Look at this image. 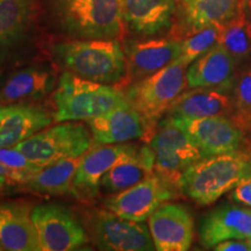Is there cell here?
Segmentation results:
<instances>
[{
    "instance_id": "obj_1",
    "label": "cell",
    "mask_w": 251,
    "mask_h": 251,
    "mask_svg": "<svg viewBox=\"0 0 251 251\" xmlns=\"http://www.w3.org/2000/svg\"><path fill=\"white\" fill-rule=\"evenodd\" d=\"M55 59L65 71L102 84H118L127 75L125 49L117 39H78L57 43Z\"/></svg>"
},
{
    "instance_id": "obj_2",
    "label": "cell",
    "mask_w": 251,
    "mask_h": 251,
    "mask_svg": "<svg viewBox=\"0 0 251 251\" xmlns=\"http://www.w3.org/2000/svg\"><path fill=\"white\" fill-rule=\"evenodd\" d=\"M250 162V147H243L234 152L202 157L181 175L178 190L198 205H212L236 186L247 174Z\"/></svg>"
},
{
    "instance_id": "obj_3",
    "label": "cell",
    "mask_w": 251,
    "mask_h": 251,
    "mask_svg": "<svg viewBox=\"0 0 251 251\" xmlns=\"http://www.w3.org/2000/svg\"><path fill=\"white\" fill-rule=\"evenodd\" d=\"M56 122L80 121L105 114L127 103V97L118 87L78 77L65 71L52 96Z\"/></svg>"
},
{
    "instance_id": "obj_4",
    "label": "cell",
    "mask_w": 251,
    "mask_h": 251,
    "mask_svg": "<svg viewBox=\"0 0 251 251\" xmlns=\"http://www.w3.org/2000/svg\"><path fill=\"white\" fill-rule=\"evenodd\" d=\"M124 0H52L58 24L76 39H117L124 31Z\"/></svg>"
},
{
    "instance_id": "obj_5",
    "label": "cell",
    "mask_w": 251,
    "mask_h": 251,
    "mask_svg": "<svg viewBox=\"0 0 251 251\" xmlns=\"http://www.w3.org/2000/svg\"><path fill=\"white\" fill-rule=\"evenodd\" d=\"M187 67L178 58L162 70L136 80L125 92L128 102L147 121L157 125V121L187 87Z\"/></svg>"
},
{
    "instance_id": "obj_6",
    "label": "cell",
    "mask_w": 251,
    "mask_h": 251,
    "mask_svg": "<svg viewBox=\"0 0 251 251\" xmlns=\"http://www.w3.org/2000/svg\"><path fill=\"white\" fill-rule=\"evenodd\" d=\"M93 143L92 133L77 121H63L37 131L14 146L27 158L45 168L62 159L85 155Z\"/></svg>"
},
{
    "instance_id": "obj_7",
    "label": "cell",
    "mask_w": 251,
    "mask_h": 251,
    "mask_svg": "<svg viewBox=\"0 0 251 251\" xmlns=\"http://www.w3.org/2000/svg\"><path fill=\"white\" fill-rule=\"evenodd\" d=\"M148 143L155 155V172L177 188L185 170L202 158L192 137L174 117L157 124Z\"/></svg>"
},
{
    "instance_id": "obj_8",
    "label": "cell",
    "mask_w": 251,
    "mask_h": 251,
    "mask_svg": "<svg viewBox=\"0 0 251 251\" xmlns=\"http://www.w3.org/2000/svg\"><path fill=\"white\" fill-rule=\"evenodd\" d=\"M41 251H69L87 243L86 231L76 216L57 203H42L31 209Z\"/></svg>"
},
{
    "instance_id": "obj_9",
    "label": "cell",
    "mask_w": 251,
    "mask_h": 251,
    "mask_svg": "<svg viewBox=\"0 0 251 251\" xmlns=\"http://www.w3.org/2000/svg\"><path fill=\"white\" fill-rule=\"evenodd\" d=\"M175 186L153 172L139 184L113 194L105 201L106 208L121 218L144 222L163 203L176 197Z\"/></svg>"
},
{
    "instance_id": "obj_10",
    "label": "cell",
    "mask_w": 251,
    "mask_h": 251,
    "mask_svg": "<svg viewBox=\"0 0 251 251\" xmlns=\"http://www.w3.org/2000/svg\"><path fill=\"white\" fill-rule=\"evenodd\" d=\"M91 234L99 249L109 251L156 250L149 227L144 222L100 211L91 220Z\"/></svg>"
},
{
    "instance_id": "obj_11",
    "label": "cell",
    "mask_w": 251,
    "mask_h": 251,
    "mask_svg": "<svg viewBox=\"0 0 251 251\" xmlns=\"http://www.w3.org/2000/svg\"><path fill=\"white\" fill-rule=\"evenodd\" d=\"M87 125L97 146L127 143L137 139L149 142L157 126L147 121L129 102L87 120Z\"/></svg>"
},
{
    "instance_id": "obj_12",
    "label": "cell",
    "mask_w": 251,
    "mask_h": 251,
    "mask_svg": "<svg viewBox=\"0 0 251 251\" xmlns=\"http://www.w3.org/2000/svg\"><path fill=\"white\" fill-rule=\"evenodd\" d=\"M175 119L190 134L202 157L237 151L246 142V131L228 118Z\"/></svg>"
},
{
    "instance_id": "obj_13",
    "label": "cell",
    "mask_w": 251,
    "mask_h": 251,
    "mask_svg": "<svg viewBox=\"0 0 251 251\" xmlns=\"http://www.w3.org/2000/svg\"><path fill=\"white\" fill-rule=\"evenodd\" d=\"M149 230L158 251H186L194 236V221L186 207L165 202L148 219Z\"/></svg>"
},
{
    "instance_id": "obj_14",
    "label": "cell",
    "mask_w": 251,
    "mask_h": 251,
    "mask_svg": "<svg viewBox=\"0 0 251 251\" xmlns=\"http://www.w3.org/2000/svg\"><path fill=\"white\" fill-rule=\"evenodd\" d=\"M140 146L134 143L102 144L81 156L75 175L74 194L77 197H94L100 190V181L115 164L134 155Z\"/></svg>"
},
{
    "instance_id": "obj_15",
    "label": "cell",
    "mask_w": 251,
    "mask_h": 251,
    "mask_svg": "<svg viewBox=\"0 0 251 251\" xmlns=\"http://www.w3.org/2000/svg\"><path fill=\"white\" fill-rule=\"evenodd\" d=\"M181 46L183 41L166 37L129 41L124 48L127 72L135 79H143L179 58Z\"/></svg>"
},
{
    "instance_id": "obj_16",
    "label": "cell",
    "mask_w": 251,
    "mask_h": 251,
    "mask_svg": "<svg viewBox=\"0 0 251 251\" xmlns=\"http://www.w3.org/2000/svg\"><path fill=\"white\" fill-rule=\"evenodd\" d=\"M235 62L224 46L215 45L197 58L186 70L188 89H215L230 93L236 81Z\"/></svg>"
},
{
    "instance_id": "obj_17",
    "label": "cell",
    "mask_w": 251,
    "mask_h": 251,
    "mask_svg": "<svg viewBox=\"0 0 251 251\" xmlns=\"http://www.w3.org/2000/svg\"><path fill=\"white\" fill-rule=\"evenodd\" d=\"M55 121L41 106L19 101L0 103V147H14Z\"/></svg>"
},
{
    "instance_id": "obj_18",
    "label": "cell",
    "mask_w": 251,
    "mask_h": 251,
    "mask_svg": "<svg viewBox=\"0 0 251 251\" xmlns=\"http://www.w3.org/2000/svg\"><path fill=\"white\" fill-rule=\"evenodd\" d=\"M251 237V208L225 203L203 218L199 229L202 247L212 248L226 240H247Z\"/></svg>"
},
{
    "instance_id": "obj_19",
    "label": "cell",
    "mask_w": 251,
    "mask_h": 251,
    "mask_svg": "<svg viewBox=\"0 0 251 251\" xmlns=\"http://www.w3.org/2000/svg\"><path fill=\"white\" fill-rule=\"evenodd\" d=\"M0 243L9 251H41L29 205L0 202Z\"/></svg>"
},
{
    "instance_id": "obj_20",
    "label": "cell",
    "mask_w": 251,
    "mask_h": 251,
    "mask_svg": "<svg viewBox=\"0 0 251 251\" xmlns=\"http://www.w3.org/2000/svg\"><path fill=\"white\" fill-rule=\"evenodd\" d=\"M168 112L170 117L179 119L222 117L233 120L235 108L230 93L199 87L181 93Z\"/></svg>"
},
{
    "instance_id": "obj_21",
    "label": "cell",
    "mask_w": 251,
    "mask_h": 251,
    "mask_svg": "<svg viewBox=\"0 0 251 251\" xmlns=\"http://www.w3.org/2000/svg\"><path fill=\"white\" fill-rule=\"evenodd\" d=\"M176 0H124L125 25L141 36H153L171 26Z\"/></svg>"
},
{
    "instance_id": "obj_22",
    "label": "cell",
    "mask_w": 251,
    "mask_h": 251,
    "mask_svg": "<svg viewBox=\"0 0 251 251\" xmlns=\"http://www.w3.org/2000/svg\"><path fill=\"white\" fill-rule=\"evenodd\" d=\"M155 172V155L149 143L139 147L134 155L126 157L106 172L100 181L103 193H119Z\"/></svg>"
},
{
    "instance_id": "obj_23",
    "label": "cell",
    "mask_w": 251,
    "mask_h": 251,
    "mask_svg": "<svg viewBox=\"0 0 251 251\" xmlns=\"http://www.w3.org/2000/svg\"><path fill=\"white\" fill-rule=\"evenodd\" d=\"M54 74L43 67L31 65L15 71L0 87V103L37 100L55 87Z\"/></svg>"
},
{
    "instance_id": "obj_24",
    "label": "cell",
    "mask_w": 251,
    "mask_h": 251,
    "mask_svg": "<svg viewBox=\"0 0 251 251\" xmlns=\"http://www.w3.org/2000/svg\"><path fill=\"white\" fill-rule=\"evenodd\" d=\"M81 157L62 159L42 168L26 184L30 191L48 196L74 194L75 175Z\"/></svg>"
},
{
    "instance_id": "obj_25",
    "label": "cell",
    "mask_w": 251,
    "mask_h": 251,
    "mask_svg": "<svg viewBox=\"0 0 251 251\" xmlns=\"http://www.w3.org/2000/svg\"><path fill=\"white\" fill-rule=\"evenodd\" d=\"M35 0H0V50L13 46L26 33Z\"/></svg>"
},
{
    "instance_id": "obj_26",
    "label": "cell",
    "mask_w": 251,
    "mask_h": 251,
    "mask_svg": "<svg viewBox=\"0 0 251 251\" xmlns=\"http://www.w3.org/2000/svg\"><path fill=\"white\" fill-rule=\"evenodd\" d=\"M243 0H183L187 23L193 31L221 26L236 14Z\"/></svg>"
},
{
    "instance_id": "obj_27",
    "label": "cell",
    "mask_w": 251,
    "mask_h": 251,
    "mask_svg": "<svg viewBox=\"0 0 251 251\" xmlns=\"http://www.w3.org/2000/svg\"><path fill=\"white\" fill-rule=\"evenodd\" d=\"M219 43L237 64L251 57V18L244 9L243 1L236 14L220 26Z\"/></svg>"
},
{
    "instance_id": "obj_28",
    "label": "cell",
    "mask_w": 251,
    "mask_h": 251,
    "mask_svg": "<svg viewBox=\"0 0 251 251\" xmlns=\"http://www.w3.org/2000/svg\"><path fill=\"white\" fill-rule=\"evenodd\" d=\"M233 121L246 131H251V67L237 75L233 89Z\"/></svg>"
},
{
    "instance_id": "obj_29",
    "label": "cell",
    "mask_w": 251,
    "mask_h": 251,
    "mask_svg": "<svg viewBox=\"0 0 251 251\" xmlns=\"http://www.w3.org/2000/svg\"><path fill=\"white\" fill-rule=\"evenodd\" d=\"M219 34L220 26H216V25H211L201 29L194 30L192 35L183 41L179 57L180 61H183L186 65H190L197 58L218 45Z\"/></svg>"
},
{
    "instance_id": "obj_30",
    "label": "cell",
    "mask_w": 251,
    "mask_h": 251,
    "mask_svg": "<svg viewBox=\"0 0 251 251\" xmlns=\"http://www.w3.org/2000/svg\"><path fill=\"white\" fill-rule=\"evenodd\" d=\"M0 163L14 172L17 183L20 184H27L42 170V166L31 162L15 147H0Z\"/></svg>"
},
{
    "instance_id": "obj_31",
    "label": "cell",
    "mask_w": 251,
    "mask_h": 251,
    "mask_svg": "<svg viewBox=\"0 0 251 251\" xmlns=\"http://www.w3.org/2000/svg\"><path fill=\"white\" fill-rule=\"evenodd\" d=\"M231 198L235 202L242 203V205L251 208V162L247 174L233 188Z\"/></svg>"
},
{
    "instance_id": "obj_32",
    "label": "cell",
    "mask_w": 251,
    "mask_h": 251,
    "mask_svg": "<svg viewBox=\"0 0 251 251\" xmlns=\"http://www.w3.org/2000/svg\"><path fill=\"white\" fill-rule=\"evenodd\" d=\"M216 251H250L246 240H226L213 247Z\"/></svg>"
},
{
    "instance_id": "obj_33",
    "label": "cell",
    "mask_w": 251,
    "mask_h": 251,
    "mask_svg": "<svg viewBox=\"0 0 251 251\" xmlns=\"http://www.w3.org/2000/svg\"><path fill=\"white\" fill-rule=\"evenodd\" d=\"M0 176H1V177L7 178V180H11V181H14V183H17V177H15L14 172L12 171L11 169H8L7 166L1 164V163H0Z\"/></svg>"
},
{
    "instance_id": "obj_34",
    "label": "cell",
    "mask_w": 251,
    "mask_h": 251,
    "mask_svg": "<svg viewBox=\"0 0 251 251\" xmlns=\"http://www.w3.org/2000/svg\"><path fill=\"white\" fill-rule=\"evenodd\" d=\"M243 6L248 15L251 18V0H243Z\"/></svg>"
},
{
    "instance_id": "obj_35",
    "label": "cell",
    "mask_w": 251,
    "mask_h": 251,
    "mask_svg": "<svg viewBox=\"0 0 251 251\" xmlns=\"http://www.w3.org/2000/svg\"><path fill=\"white\" fill-rule=\"evenodd\" d=\"M6 181H7V178H5V177H1V176H0V188H1L2 186H4Z\"/></svg>"
},
{
    "instance_id": "obj_36",
    "label": "cell",
    "mask_w": 251,
    "mask_h": 251,
    "mask_svg": "<svg viewBox=\"0 0 251 251\" xmlns=\"http://www.w3.org/2000/svg\"><path fill=\"white\" fill-rule=\"evenodd\" d=\"M2 84H4V76H2V72L0 70V87L2 86Z\"/></svg>"
},
{
    "instance_id": "obj_37",
    "label": "cell",
    "mask_w": 251,
    "mask_h": 251,
    "mask_svg": "<svg viewBox=\"0 0 251 251\" xmlns=\"http://www.w3.org/2000/svg\"><path fill=\"white\" fill-rule=\"evenodd\" d=\"M247 243H248V246H249V248H250V251H251V237H249V238H247Z\"/></svg>"
},
{
    "instance_id": "obj_38",
    "label": "cell",
    "mask_w": 251,
    "mask_h": 251,
    "mask_svg": "<svg viewBox=\"0 0 251 251\" xmlns=\"http://www.w3.org/2000/svg\"><path fill=\"white\" fill-rule=\"evenodd\" d=\"M1 250H5V249H4V247L1 246V243H0V251H1Z\"/></svg>"
}]
</instances>
